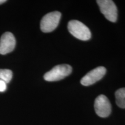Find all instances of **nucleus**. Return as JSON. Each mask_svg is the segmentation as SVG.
Returning <instances> with one entry per match:
<instances>
[{"label":"nucleus","instance_id":"obj_1","mask_svg":"<svg viewBox=\"0 0 125 125\" xmlns=\"http://www.w3.org/2000/svg\"><path fill=\"white\" fill-rule=\"evenodd\" d=\"M67 27L70 33L78 40L87 41L91 38L92 34L89 29L80 21L71 20L68 22Z\"/></svg>","mask_w":125,"mask_h":125},{"label":"nucleus","instance_id":"obj_2","mask_svg":"<svg viewBox=\"0 0 125 125\" xmlns=\"http://www.w3.org/2000/svg\"><path fill=\"white\" fill-rule=\"evenodd\" d=\"M72 72V67L68 64L56 65L51 70L47 72L43 76L45 81L48 82L58 81L68 76Z\"/></svg>","mask_w":125,"mask_h":125},{"label":"nucleus","instance_id":"obj_3","mask_svg":"<svg viewBox=\"0 0 125 125\" xmlns=\"http://www.w3.org/2000/svg\"><path fill=\"white\" fill-rule=\"evenodd\" d=\"M62 14L59 11L50 12L45 15L40 23L41 31L43 32H50L54 30L60 22Z\"/></svg>","mask_w":125,"mask_h":125},{"label":"nucleus","instance_id":"obj_4","mask_svg":"<svg viewBox=\"0 0 125 125\" xmlns=\"http://www.w3.org/2000/svg\"><path fill=\"white\" fill-rule=\"evenodd\" d=\"M97 3L105 18L109 21L116 22L118 18V9L114 1L111 0H97Z\"/></svg>","mask_w":125,"mask_h":125},{"label":"nucleus","instance_id":"obj_5","mask_svg":"<svg viewBox=\"0 0 125 125\" xmlns=\"http://www.w3.org/2000/svg\"><path fill=\"white\" fill-rule=\"evenodd\" d=\"M95 112L101 118L108 117L111 113V105L108 98L105 95L101 94L96 98L94 101Z\"/></svg>","mask_w":125,"mask_h":125},{"label":"nucleus","instance_id":"obj_6","mask_svg":"<svg viewBox=\"0 0 125 125\" xmlns=\"http://www.w3.org/2000/svg\"><path fill=\"white\" fill-rule=\"evenodd\" d=\"M106 68L104 67H97L94 69L87 73L81 80V83L82 85L87 86L93 85L97 81L102 79L103 76L105 75Z\"/></svg>","mask_w":125,"mask_h":125},{"label":"nucleus","instance_id":"obj_7","mask_svg":"<svg viewBox=\"0 0 125 125\" xmlns=\"http://www.w3.org/2000/svg\"><path fill=\"white\" fill-rule=\"evenodd\" d=\"M16 40L13 34L10 32H6L0 39V54H4L10 53L15 49Z\"/></svg>","mask_w":125,"mask_h":125},{"label":"nucleus","instance_id":"obj_8","mask_svg":"<svg viewBox=\"0 0 125 125\" xmlns=\"http://www.w3.org/2000/svg\"><path fill=\"white\" fill-rule=\"evenodd\" d=\"M115 98L117 105L121 108H125V87L116 90Z\"/></svg>","mask_w":125,"mask_h":125},{"label":"nucleus","instance_id":"obj_9","mask_svg":"<svg viewBox=\"0 0 125 125\" xmlns=\"http://www.w3.org/2000/svg\"><path fill=\"white\" fill-rule=\"evenodd\" d=\"M13 73L11 70L8 69H0V80L5 82L7 83L11 81Z\"/></svg>","mask_w":125,"mask_h":125},{"label":"nucleus","instance_id":"obj_10","mask_svg":"<svg viewBox=\"0 0 125 125\" xmlns=\"http://www.w3.org/2000/svg\"><path fill=\"white\" fill-rule=\"evenodd\" d=\"M7 83L2 80H0V92H5L7 89Z\"/></svg>","mask_w":125,"mask_h":125},{"label":"nucleus","instance_id":"obj_11","mask_svg":"<svg viewBox=\"0 0 125 125\" xmlns=\"http://www.w3.org/2000/svg\"><path fill=\"white\" fill-rule=\"evenodd\" d=\"M5 2H7V1H6V0H0V5L4 4V3Z\"/></svg>","mask_w":125,"mask_h":125}]
</instances>
